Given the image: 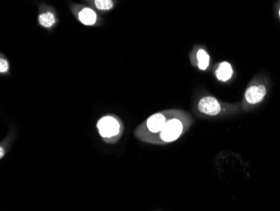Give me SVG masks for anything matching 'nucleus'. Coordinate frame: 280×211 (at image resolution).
I'll return each mask as SVG.
<instances>
[{
	"label": "nucleus",
	"mask_w": 280,
	"mask_h": 211,
	"mask_svg": "<svg viewBox=\"0 0 280 211\" xmlns=\"http://www.w3.org/2000/svg\"><path fill=\"white\" fill-rule=\"evenodd\" d=\"M94 5L97 10L102 11H108L114 6L113 0H94Z\"/></svg>",
	"instance_id": "6e6552de"
},
{
	"label": "nucleus",
	"mask_w": 280,
	"mask_h": 211,
	"mask_svg": "<svg viewBox=\"0 0 280 211\" xmlns=\"http://www.w3.org/2000/svg\"><path fill=\"white\" fill-rule=\"evenodd\" d=\"M78 20L84 26H94L97 21V15L92 9L83 8L79 11Z\"/></svg>",
	"instance_id": "423d86ee"
},
{
	"label": "nucleus",
	"mask_w": 280,
	"mask_h": 211,
	"mask_svg": "<svg viewBox=\"0 0 280 211\" xmlns=\"http://www.w3.org/2000/svg\"><path fill=\"white\" fill-rule=\"evenodd\" d=\"M96 128L104 142L114 144L122 137L124 125L119 117L115 114H108L97 121Z\"/></svg>",
	"instance_id": "f257e3e1"
},
{
	"label": "nucleus",
	"mask_w": 280,
	"mask_h": 211,
	"mask_svg": "<svg viewBox=\"0 0 280 211\" xmlns=\"http://www.w3.org/2000/svg\"><path fill=\"white\" fill-rule=\"evenodd\" d=\"M38 21H39V25L45 28H51L56 23L55 14L51 12H46L39 14Z\"/></svg>",
	"instance_id": "0eeeda50"
},
{
	"label": "nucleus",
	"mask_w": 280,
	"mask_h": 211,
	"mask_svg": "<svg viewBox=\"0 0 280 211\" xmlns=\"http://www.w3.org/2000/svg\"><path fill=\"white\" fill-rule=\"evenodd\" d=\"M223 103L211 95L201 98L198 101L197 109L202 114L208 116H216L221 114L223 109Z\"/></svg>",
	"instance_id": "7ed1b4c3"
},
{
	"label": "nucleus",
	"mask_w": 280,
	"mask_h": 211,
	"mask_svg": "<svg viewBox=\"0 0 280 211\" xmlns=\"http://www.w3.org/2000/svg\"><path fill=\"white\" fill-rule=\"evenodd\" d=\"M9 63H8V61L6 59H4V58H1L0 60V72L1 73H6V72L9 71Z\"/></svg>",
	"instance_id": "1a4fd4ad"
},
{
	"label": "nucleus",
	"mask_w": 280,
	"mask_h": 211,
	"mask_svg": "<svg viewBox=\"0 0 280 211\" xmlns=\"http://www.w3.org/2000/svg\"><path fill=\"white\" fill-rule=\"evenodd\" d=\"M214 73L218 81L227 83L232 79V76L234 74V70L232 68L231 63L224 61L216 66Z\"/></svg>",
	"instance_id": "39448f33"
},
{
	"label": "nucleus",
	"mask_w": 280,
	"mask_h": 211,
	"mask_svg": "<svg viewBox=\"0 0 280 211\" xmlns=\"http://www.w3.org/2000/svg\"><path fill=\"white\" fill-rule=\"evenodd\" d=\"M191 60L192 65L197 67L201 71H207L211 64V57L205 47H196L191 53Z\"/></svg>",
	"instance_id": "20e7f679"
},
{
	"label": "nucleus",
	"mask_w": 280,
	"mask_h": 211,
	"mask_svg": "<svg viewBox=\"0 0 280 211\" xmlns=\"http://www.w3.org/2000/svg\"><path fill=\"white\" fill-rule=\"evenodd\" d=\"M267 84L263 79H254L244 92V101L248 105H254L262 102L267 94Z\"/></svg>",
	"instance_id": "f03ea898"
},
{
	"label": "nucleus",
	"mask_w": 280,
	"mask_h": 211,
	"mask_svg": "<svg viewBox=\"0 0 280 211\" xmlns=\"http://www.w3.org/2000/svg\"><path fill=\"white\" fill-rule=\"evenodd\" d=\"M274 11H275L276 16L278 17L280 21V0H276L275 5L273 6Z\"/></svg>",
	"instance_id": "9d476101"
}]
</instances>
